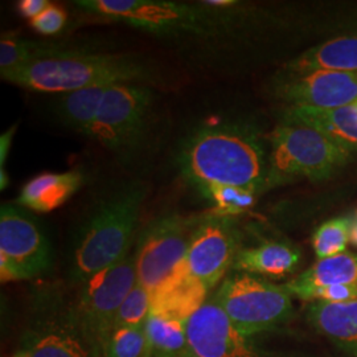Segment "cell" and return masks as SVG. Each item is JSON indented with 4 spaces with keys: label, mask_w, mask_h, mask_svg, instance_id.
<instances>
[{
    "label": "cell",
    "mask_w": 357,
    "mask_h": 357,
    "mask_svg": "<svg viewBox=\"0 0 357 357\" xmlns=\"http://www.w3.org/2000/svg\"><path fill=\"white\" fill-rule=\"evenodd\" d=\"M105 90L106 88H93L64 93L59 101L57 112L65 125L93 138Z\"/></svg>",
    "instance_id": "cell-23"
},
{
    "label": "cell",
    "mask_w": 357,
    "mask_h": 357,
    "mask_svg": "<svg viewBox=\"0 0 357 357\" xmlns=\"http://www.w3.org/2000/svg\"><path fill=\"white\" fill-rule=\"evenodd\" d=\"M146 336L149 357H193L187 323L150 312Z\"/></svg>",
    "instance_id": "cell-22"
},
{
    "label": "cell",
    "mask_w": 357,
    "mask_h": 357,
    "mask_svg": "<svg viewBox=\"0 0 357 357\" xmlns=\"http://www.w3.org/2000/svg\"><path fill=\"white\" fill-rule=\"evenodd\" d=\"M294 76L318 70L357 72V38H340L303 53L289 66Z\"/></svg>",
    "instance_id": "cell-21"
},
{
    "label": "cell",
    "mask_w": 357,
    "mask_h": 357,
    "mask_svg": "<svg viewBox=\"0 0 357 357\" xmlns=\"http://www.w3.org/2000/svg\"><path fill=\"white\" fill-rule=\"evenodd\" d=\"M284 116L319 130L351 153L357 151L356 103L332 110L290 106Z\"/></svg>",
    "instance_id": "cell-17"
},
{
    "label": "cell",
    "mask_w": 357,
    "mask_h": 357,
    "mask_svg": "<svg viewBox=\"0 0 357 357\" xmlns=\"http://www.w3.org/2000/svg\"><path fill=\"white\" fill-rule=\"evenodd\" d=\"M15 128H13L11 130H8L6 134L1 135V139H0V165H1V169L0 171H4V160L7 158V153H8V149L11 146V142H13V131Z\"/></svg>",
    "instance_id": "cell-32"
},
{
    "label": "cell",
    "mask_w": 357,
    "mask_h": 357,
    "mask_svg": "<svg viewBox=\"0 0 357 357\" xmlns=\"http://www.w3.org/2000/svg\"><path fill=\"white\" fill-rule=\"evenodd\" d=\"M150 291L137 283L119 307L115 318V330L144 327L150 317Z\"/></svg>",
    "instance_id": "cell-26"
},
{
    "label": "cell",
    "mask_w": 357,
    "mask_h": 357,
    "mask_svg": "<svg viewBox=\"0 0 357 357\" xmlns=\"http://www.w3.org/2000/svg\"><path fill=\"white\" fill-rule=\"evenodd\" d=\"M307 318L332 343L357 356V299L342 303L312 302Z\"/></svg>",
    "instance_id": "cell-16"
},
{
    "label": "cell",
    "mask_w": 357,
    "mask_h": 357,
    "mask_svg": "<svg viewBox=\"0 0 357 357\" xmlns=\"http://www.w3.org/2000/svg\"><path fill=\"white\" fill-rule=\"evenodd\" d=\"M180 167L202 191L229 185L257 192L268 175L259 143L231 128H204L195 134L181 153Z\"/></svg>",
    "instance_id": "cell-2"
},
{
    "label": "cell",
    "mask_w": 357,
    "mask_h": 357,
    "mask_svg": "<svg viewBox=\"0 0 357 357\" xmlns=\"http://www.w3.org/2000/svg\"><path fill=\"white\" fill-rule=\"evenodd\" d=\"M144 197L143 185L128 187L93 213L75 248L73 275L76 281H88L131 253L130 248Z\"/></svg>",
    "instance_id": "cell-3"
},
{
    "label": "cell",
    "mask_w": 357,
    "mask_h": 357,
    "mask_svg": "<svg viewBox=\"0 0 357 357\" xmlns=\"http://www.w3.org/2000/svg\"><path fill=\"white\" fill-rule=\"evenodd\" d=\"M351 153L319 130L283 116L271 137L265 187L283 185L298 178H327L344 166Z\"/></svg>",
    "instance_id": "cell-4"
},
{
    "label": "cell",
    "mask_w": 357,
    "mask_h": 357,
    "mask_svg": "<svg viewBox=\"0 0 357 357\" xmlns=\"http://www.w3.org/2000/svg\"><path fill=\"white\" fill-rule=\"evenodd\" d=\"M66 22V13L61 7L51 4L44 13L31 20V26L43 35H54L60 32Z\"/></svg>",
    "instance_id": "cell-30"
},
{
    "label": "cell",
    "mask_w": 357,
    "mask_h": 357,
    "mask_svg": "<svg viewBox=\"0 0 357 357\" xmlns=\"http://www.w3.org/2000/svg\"><path fill=\"white\" fill-rule=\"evenodd\" d=\"M153 91L144 84H118L105 90L93 139L113 153L135 150L147 131Z\"/></svg>",
    "instance_id": "cell-7"
},
{
    "label": "cell",
    "mask_w": 357,
    "mask_h": 357,
    "mask_svg": "<svg viewBox=\"0 0 357 357\" xmlns=\"http://www.w3.org/2000/svg\"><path fill=\"white\" fill-rule=\"evenodd\" d=\"M193 357H270L240 331L211 298L187 321Z\"/></svg>",
    "instance_id": "cell-11"
},
{
    "label": "cell",
    "mask_w": 357,
    "mask_h": 357,
    "mask_svg": "<svg viewBox=\"0 0 357 357\" xmlns=\"http://www.w3.org/2000/svg\"><path fill=\"white\" fill-rule=\"evenodd\" d=\"M137 283L134 253L82 283L73 314L93 357H109L116 312Z\"/></svg>",
    "instance_id": "cell-5"
},
{
    "label": "cell",
    "mask_w": 357,
    "mask_h": 357,
    "mask_svg": "<svg viewBox=\"0 0 357 357\" xmlns=\"http://www.w3.org/2000/svg\"><path fill=\"white\" fill-rule=\"evenodd\" d=\"M193 230L190 221L178 215L153 220L134 253L138 283L151 293L165 281L184 259Z\"/></svg>",
    "instance_id": "cell-10"
},
{
    "label": "cell",
    "mask_w": 357,
    "mask_h": 357,
    "mask_svg": "<svg viewBox=\"0 0 357 357\" xmlns=\"http://www.w3.org/2000/svg\"><path fill=\"white\" fill-rule=\"evenodd\" d=\"M211 293L183 265L176 268L150 293L151 314L187 323L208 301Z\"/></svg>",
    "instance_id": "cell-14"
},
{
    "label": "cell",
    "mask_w": 357,
    "mask_h": 357,
    "mask_svg": "<svg viewBox=\"0 0 357 357\" xmlns=\"http://www.w3.org/2000/svg\"><path fill=\"white\" fill-rule=\"evenodd\" d=\"M306 302L342 303L357 299V284H332L311 289L298 296Z\"/></svg>",
    "instance_id": "cell-29"
},
{
    "label": "cell",
    "mask_w": 357,
    "mask_h": 357,
    "mask_svg": "<svg viewBox=\"0 0 357 357\" xmlns=\"http://www.w3.org/2000/svg\"><path fill=\"white\" fill-rule=\"evenodd\" d=\"M351 243L357 246V213L351 221Z\"/></svg>",
    "instance_id": "cell-34"
},
{
    "label": "cell",
    "mask_w": 357,
    "mask_h": 357,
    "mask_svg": "<svg viewBox=\"0 0 357 357\" xmlns=\"http://www.w3.org/2000/svg\"><path fill=\"white\" fill-rule=\"evenodd\" d=\"M280 94L290 106L320 110L357 103V72L318 70L289 78Z\"/></svg>",
    "instance_id": "cell-13"
},
{
    "label": "cell",
    "mask_w": 357,
    "mask_h": 357,
    "mask_svg": "<svg viewBox=\"0 0 357 357\" xmlns=\"http://www.w3.org/2000/svg\"><path fill=\"white\" fill-rule=\"evenodd\" d=\"M286 286L240 273L221 282L217 303L240 331L253 337L271 331L291 317L293 301Z\"/></svg>",
    "instance_id": "cell-6"
},
{
    "label": "cell",
    "mask_w": 357,
    "mask_h": 357,
    "mask_svg": "<svg viewBox=\"0 0 357 357\" xmlns=\"http://www.w3.org/2000/svg\"><path fill=\"white\" fill-rule=\"evenodd\" d=\"M54 51L57 48L43 47L38 43L3 35L0 41V72L17 69Z\"/></svg>",
    "instance_id": "cell-24"
},
{
    "label": "cell",
    "mask_w": 357,
    "mask_h": 357,
    "mask_svg": "<svg viewBox=\"0 0 357 357\" xmlns=\"http://www.w3.org/2000/svg\"><path fill=\"white\" fill-rule=\"evenodd\" d=\"M82 175L76 171L41 174L23 187L17 203L36 212H51L81 187Z\"/></svg>",
    "instance_id": "cell-19"
},
{
    "label": "cell",
    "mask_w": 357,
    "mask_h": 357,
    "mask_svg": "<svg viewBox=\"0 0 357 357\" xmlns=\"http://www.w3.org/2000/svg\"><path fill=\"white\" fill-rule=\"evenodd\" d=\"M51 265V246L38 225L17 208L3 205L0 212V278L26 281Z\"/></svg>",
    "instance_id": "cell-9"
},
{
    "label": "cell",
    "mask_w": 357,
    "mask_h": 357,
    "mask_svg": "<svg viewBox=\"0 0 357 357\" xmlns=\"http://www.w3.org/2000/svg\"><path fill=\"white\" fill-rule=\"evenodd\" d=\"M50 6L51 3L47 0H22L17 3V11L23 17L33 20Z\"/></svg>",
    "instance_id": "cell-31"
},
{
    "label": "cell",
    "mask_w": 357,
    "mask_h": 357,
    "mask_svg": "<svg viewBox=\"0 0 357 357\" xmlns=\"http://www.w3.org/2000/svg\"><path fill=\"white\" fill-rule=\"evenodd\" d=\"M299 264V252L282 243H265L238 252L231 268L245 274L283 278Z\"/></svg>",
    "instance_id": "cell-18"
},
{
    "label": "cell",
    "mask_w": 357,
    "mask_h": 357,
    "mask_svg": "<svg viewBox=\"0 0 357 357\" xmlns=\"http://www.w3.org/2000/svg\"><path fill=\"white\" fill-rule=\"evenodd\" d=\"M11 357H29L28 356V354H26V349H22V351H19L17 354H15L13 356Z\"/></svg>",
    "instance_id": "cell-35"
},
{
    "label": "cell",
    "mask_w": 357,
    "mask_h": 357,
    "mask_svg": "<svg viewBox=\"0 0 357 357\" xmlns=\"http://www.w3.org/2000/svg\"><path fill=\"white\" fill-rule=\"evenodd\" d=\"M205 6L208 7H228L230 4H234L231 0H208L205 1Z\"/></svg>",
    "instance_id": "cell-33"
},
{
    "label": "cell",
    "mask_w": 357,
    "mask_h": 357,
    "mask_svg": "<svg viewBox=\"0 0 357 357\" xmlns=\"http://www.w3.org/2000/svg\"><path fill=\"white\" fill-rule=\"evenodd\" d=\"M24 349L29 357H93L73 310L64 318L38 323L29 332Z\"/></svg>",
    "instance_id": "cell-15"
},
{
    "label": "cell",
    "mask_w": 357,
    "mask_h": 357,
    "mask_svg": "<svg viewBox=\"0 0 357 357\" xmlns=\"http://www.w3.org/2000/svg\"><path fill=\"white\" fill-rule=\"evenodd\" d=\"M149 77V69L131 56L61 50L17 69L1 72V78L13 85L61 94L118 84H143Z\"/></svg>",
    "instance_id": "cell-1"
},
{
    "label": "cell",
    "mask_w": 357,
    "mask_h": 357,
    "mask_svg": "<svg viewBox=\"0 0 357 357\" xmlns=\"http://www.w3.org/2000/svg\"><path fill=\"white\" fill-rule=\"evenodd\" d=\"M109 357H149L146 326L115 330L109 347Z\"/></svg>",
    "instance_id": "cell-28"
},
{
    "label": "cell",
    "mask_w": 357,
    "mask_h": 357,
    "mask_svg": "<svg viewBox=\"0 0 357 357\" xmlns=\"http://www.w3.org/2000/svg\"><path fill=\"white\" fill-rule=\"evenodd\" d=\"M332 284H357V255L344 252L321 258L284 286L289 293L298 298L311 289Z\"/></svg>",
    "instance_id": "cell-20"
},
{
    "label": "cell",
    "mask_w": 357,
    "mask_h": 357,
    "mask_svg": "<svg viewBox=\"0 0 357 357\" xmlns=\"http://www.w3.org/2000/svg\"><path fill=\"white\" fill-rule=\"evenodd\" d=\"M85 13L122 22L153 33H203L208 22L199 8L168 0H81Z\"/></svg>",
    "instance_id": "cell-8"
},
{
    "label": "cell",
    "mask_w": 357,
    "mask_h": 357,
    "mask_svg": "<svg viewBox=\"0 0 357 357\" xmlns=\"http://www.w3.org/2000/svg\"><path fill=\"white\" fill-rule=\"evenodd\" d=\"M237 253L229 227L220 216H215L193 230L183 265L212 291L233 266Z\"/></svg>",
    "instance_id": "cell-12"
},
{
    "label": "cell",
    "mask_w": 357,
    "mask_h": 357,
    "mask_svg": "<svg viewBox=\"0 0 357 357\" xmlns=\"http://www.w3.org/2000/svg\"><path fill=\"white\" fill-rule=\"evenodd\" d=\"M349 241L351 220L335 218L320 225L312 237V246L319 259H321L344 253Z\"/></svg>",
    "instance_id": "cell-25"
},
{
    "label": "cell",
    "mask_w": 357,
    "mask_h": 357,
    "mask_svg": "<svg viewBox=\"0 0 357 357\" xmlns=\"http://www.w3.org/2000/svg\"><path fill=\"white\" fill-rule=\"evenodd\" d=\"M204 195L216 206V216L228 217L240 215L255 204V191L240 187H211Z\"/></svg>",
    "instance_id": "cell-27"
}]
</instances>
